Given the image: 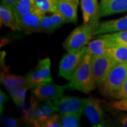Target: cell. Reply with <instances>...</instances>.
<instances>
[{
  "label": "cell",
  "instance_id": "cell-1",
  "mask_svg": "<svg viewBox=\"0 0 127 127\" xmlns=\"http://www.w3.org/2000/svg\"><path fill=\"white\" fill-rule=\"evenodd\" d=\"M91 58L92 56L86 51L81 63L66 84L68 89L76 90L84 93H89L95 90L97 84L92 71Z\"/></svg>",
  "mask_w": 127,
  "mask_h": 127
},
{
  "label": "cell",
  "instance_id": "cell-2",
  "mask_svg": "<svg viewBox=\"0 0 127 127\" xmlns=\"http://www.w3.org/2000/svg\"><path fill=\"white\" fill-rule=\"evenodd\" d=\"M127 79V64L117 63L100 86V93L105 97L112 98Z\"/></svg>",
  "mask_w": 127,
  "mask_h": 127
},
{
  "label": "cell",
  "instance_id": "cell-3",
  "mask_svg": "<svg viewBox=\"0 0 127 127\" xmlns=\"http://www.w3.org/2000/svg\"><path fill=\"white\" fill-rule=\"evenodd\" d=\"M94 28L91 24H84L78 26L71 32L63 43V47L67 52L81 49L91 42L93 35Z\"/></svg>",
  "mask_w": 127,
  "mask_h": 127
},
{
  "label": "cell",
  "instance_id": "cell-4",
  "mask_svg": "<svg viewBox=\"0 0 127 127\" xmlns=\"http://www.w3.org/2000/svg\"><path fill=\"white\" fill-rule=\"evenodd\" d=\"M51 61L49 57L40 59L36 67L28 73L26 80L29 88H35L37 86L53 82L51 76Z\"/></svg>",
  "mask_w": 127,
  "mask_h": 127
},
{
  "label": "cell",
  "instance_id": "cell-5",
  "mask_svg": "<svg viewBox=\"0 0 127 127\" xmlns=\"http://www.w3.org/2000/svg\"><path fill=\"white\" fill-rule=\"evenodd\" d=\"M87 47L71 52H67L62 58L59 66V75L61 77L70 81L73 73L81 63L86 53Z\"/></svg>",
  "mask_w": 127,
  "mask_h": 127
},
{
  "label": "cell",
  "instance_id": "cell-6",
  "mask_svg": "<svg viewBox=\"0 0 127 127\" xmlns=\"http://www.w3.org/2000/svg\"><path fill=\"white\" fill-rule=\"evenodd\" d=\"M117 64L109 55L93 56L91 58V67L97 86H100L103 83L111 69Z\"/></svg>",
  "mask_w": 127,
  "mask_h": 127
},
{
  "label": "cell",
  "instance_id": "cell-7",
  "mask_svg": "<svg viewBox=\"0 0 127 127\" xmlns=\"http://www.w3.org/2000/svg\"><path fill=\"white\" fill-rule=\"evenodd\" d=\"M45 12L39 9L37 6L27 14L21 16L17 19L19 31H22L26 34L32 32H40V26Z\"/></svg>",
  "mask_w": 127,
  "mask_h": 127
},
{
  "label": "cell",
  "instance_id": "cell-8",
  "mask_svg": "<svg viewBox=\"0 0 127 127\" xmlns=\"http://www.w3.org/2000/svg\"><path fill=\"white\" fill-rule=\"evenodd\" d=\"M86 98H81L73 96H62L57 100H53V103L57 109L60 116L68 114L83 112Z\"/></svg>",
  "mask_w": 127,
  "mask_h": 127
},
{
  "label": "cell",
  "instance_id": "cell-9",
  "mask_svg": "<svg viewBox=\"0 0 127 127\" xmlns=\"http://www.w3.org/2000/svg\"><path fill=\"white\" fill-rule=\"evenodd\" d=\"M83 112L94 127H101L105 124V116L99 100L88 97L86 98Z\"/></svg>",
  "mask_w": 127,
  "mask_h": 127
},
{
  "label": "cell",
  "instance_id": "cell-10",
  "mask_svg": "<svg viewBox=\"0 0 127 127\" xmlns=\"http://www.w3.org/2000/svg\"><path fill=\"white\" fill-rule=\"evenodd\" d=\"M66 89H68L67 86H58L52 82L33 88L32 93L40 101H53L63 96L64 92Z\"/></svg>",
  "mask_w": 127,
  "mask_h": 127
},
{
  "label": "cell",
  "instance_id": "cell-11",
  "mask_svg": "<svg viewBox=\"0 0 127 127\" xmlns=\"http://www.w3.org/2000/svg\"><path fill=\"white\" fill-rule=\"evenodd\" d=\"M84 24H91L95 28L101 17L98 0H80Z\"/></svg>",
  "mask_w": 127,
  "mask_h": 127
},
{
  "label": "cell",
  "instance_id": "cell-12",
  "mask_svg": "<svg viewBox=\"0 0 127 127\" xmlns=\"http://www.w3.org/2000/svg\"><path fill=\"white\" fill-rule=\"evenodd\" d=\"M127 30V15L120 18L100 21L94 28L93 35H100L103 34L113 33Z\"/></svg>",
  "mask_w": 127,
  "mask_h": 127
},
{
  "label": "cell",
  "instance_id": "cell-13",
  "mask_svg": "<svg viewBox=\"0 0 127 127\" xmlns=\"http://www.w3.org/2000/svg\"><path fill=\"white\" fill-rule=\"evenodd\" d=\"M57 112V109L52 101H46L43 104L37 105L28 124L33 127H42L50 115Z\"/></svg>",
  "mask_w": 127,
  "mask_h": 127
},
{
  "label": "cell",
  "instance_id": "cell-14",
  "mask_svg": "<svg viewBox=\"0 0 127 127\" xmlns=\"http://www.w3.org/2000/svg\"><path fill=\"white\" fill-rule=\"evenodd\" d=\"M79 0H58V11L66 23H77Z\"/></svg>",
  "mask_w": 127,
  "mask_h": 127
},
{
  "label": "cell",
  "instance_id": "cell-15",
  "mask_svg": "<svg viewBox=\"0 0 127 127\" xmlns=\"http://www.w3.org/2000/svg\"><path fill=\"white\" fill-rule=\"evenodd\" d=\"M101 17L127 12V0H101Z\"/></svg>",
  "mask_w": 127,
  "mask_h": 127
},
{
  "label": "cell",
  "instance_id": "cell-16",
  "mask_svg": "<svg viewBox=\"0 0 127 127\" xmlns=\"http://www.w3.org/2000/svg\"><path fill=\"white\" fill-rule=\"evenodd\" d=\"M66 23L65 18L59 11L55 12L51 16H45L42 19L40 26V32L52 33Z\"/></svg>",
  "mask_w": 127,
  "mask_h": 127
},
{
  "label": "cell",
  "instance_id": "cell-17",
  "mask_svg": "<svg viewBox=\"0 0 127 127\" xmlns=\"http://www.w3.org/2000/svg\"><path fill=\"white\" fill-rule=\"evenodd\" d=\"M1 69H3V71L1 73V82L7 90L18 86H27L26 78L9 72V69L5 67L4 63V68Z\"/></svg>",
  "mask_w": 127,
  "mask_h": 127
},
{
  "label": "cell",
  "instance_id": "cell-18",
  "mask_svg": "<svg viewBox=\"0 0 127 127\" xmlns=\"http://www.w3.org/2000/svg\"><path fill=\"white\" fill-rule=\"evenodd\" d=\"M110 43L108 40L99 36L97 39L91 41L87 47V52L93 56L103 55L107 53V49L110 47Z\"/></svg>",
  "mask_w": 127,
  "mask_h": 127
},
{
  "label": "cell",
  "instance_id": "cell-19",
  "mask_svg": "<svg viewBox=\"0 0 127 127\" xmlns=\"http://www.w3.org/2000/svg\"><path fill=\"white\" fill-rule=\"evenodd\" d=\"M0 17H1V23L4 26L11 28L13 31L19 30L17 19L11 8L5 5L1 4Z\"/></svg>",
  "mask_w": 127,
  "mask_h": 127
},
{
  "label": "cell",
  "instance_id": "cell-20",
  "mask_svg": "<svg viewBox=\"0 0 127 127\" xmlns=\"http://www.w3.org/2000/svg\"><path fill=\"white\" fill-rule=\"evenodd\" d=\"M35 97L34 95H31L29 101H26L24 103L21 105H18V107L22 117L26 122L29 123L35 109L37 106V102L35 100Z\"/></svg>",
  "mask_w": 127,
  "mask_h": 127
},
{
  "label": "cell",
  "instance_id": "cell-21",
  "mask_svg": "<svg viewBox=\"0 0 127 127\" xmlns=\"http://www.w3.org/2000/svg\"><path fill=\"white\" fill-rule=\"evenodd\" d=\"M99 36L109 41L111 47L114 45H122L127 47V30L113 33L100 35Z\"/></svg>",
  "mask_w": 127,
  "mask_h": 127
},
{
  "label": "cell",
  "instance_id": "cell-22",
  "mask_svg": "<svg viewBox=\"0 0 127 127\" xmlns=\"http://www.w3.org/2000/svg\"><path fill=\"white\" fill-rule=\"evenodd\" d=\"M107 55L117 63L127 64V47L122 45H114L107 49Z\"/></svg>",
  "mask_w": 127,
  "mask_h": 127
},
{
  "label": "cell",
  "instance_id": "cell-23",
  "mask_svg": "<svg viewBox=\"0 0 127 127\" xmlns=\"http://www.w3.org/2000/svg\"><path fill=\"white\" fill-rule=\"evenodd\" d=\"M35 6V0H17L12 11L16 19H18L21 16L32 11Z\"/></svg>",
  "mask_w": 127,
  "mask_h": 127
},
{
  "label": "cell",
  "instance_id": "cell-24",
  "mask_svg": "<svg viewBox=\"0 0 127 127\" xmlns=\"http://www.w3.org/2000/svg\"><path fill=\"white\" fill-rule=\"evenodd\" d=\"M29 89L28 86H18L8 89L9 93L14 103L17 106L24 103L26 101V95Z\"/></svg>",
  "mask_w": 127,
  "mask_h": 127
},
{
  "label": "cell",
  "instance_id": "cell-25",
  "mask_svg": "<svg viewBox=\"0 0 127 127\" xmlns=\"http://www.w3.org/2000/svg\"><path fill=\"white\" fill-rule=\"evenodd\" d=\"M37 6L45 13L58 11V0H35Z\"/></svg>",
  "mask_w": 127,
  "mask_h": 127
},
{
  "label": "cell",
  "instance_id": "cell-26",
  "mask_svg": "<svg viewBox=\"0 0 127 127\" xmlns=\"http://www.w3.org/2000/svg\"><path fill=\"white\" fill-rule=\"evenodd\" d=\"M81 114H68L60 116L62 127H78L80 126V118Z\"/></svg>",
  "mask_w": 127,
  "mask_h": 127
},
{
  "label": "cell",
  "instance_id": "cell-27",
  "mask_svg": "<svg viewBox=\"0 0 127 127\" xmlns=\"http://www.w3.org/2000/svg\"><path fill=\"white\" fill-rule=\"evenodd\" d=\"M107 106L110 109L116 111L127 112V98L110 101L107 103Z\"/></svg>",
  "mask_w": 127,
  "mask_h": 127
},
{
  "label": "cell",
  "instance_id": "cell-28",
  "mask_svg": "<svg viewBox=\"0 0 127 127\" xmlns=\"http://www.w3.org/2000/svg\"><path fill=\"white\" fill-rule=\"evenodd\" d=\"M42 127H62L61 117L57 114H53L47 119L42 124Z\"/></svg>",
  "mask_w": 127,
  "mask_h": 127
},
{
  "label": "cell",
  "instance_id": "cell-29",
  "mask_svg": "<svg viewBox=\"0 0 127 127\" xmlns=\"http://www.w3.org/2000/svg\"><path fill=\"white\" fill-rule=\"evenodd\" d=\"M113 99L115 100H120V99H124L127 98V79L121 88L118 91V92L114 95Z\"/></svg>",
  "mask_w": 127,
  "mask_h": 127
},
{
  "label": "cell",
  "instance_id": "cell-30",
  "mask_svg": "<svg viewBox=\"0 0 127 127\" xmlns=\"http://www.w3.org/2000/svg\"><path fill=\"white\" fill-rule=\"evenodd\" d=\"M4 124L6 127H18V122L16 119L12 118L10 117H6L4 118Z\"/></svg>",
  "mask_w": 127,
  "mask_h": 127
},
{
  "label": "cell",
  "instance_id": "cell-31",
  "mask_svg": "<svg viewBox=\"0 0 127 127\" xmlns=\"http://www.w3.org/2000/svg\"><path fill=\"white\" fill-rule=\"evenodd\" d=\"M8 100V97L4 92L1 91L0 92V109H1V114L4 111V104Z\"/></svg>",
  "mask_w": 127,
  "mask_h": 127
},
{
  "label": "cell",
  "instance_id": "cell-32",
  "mask_svg": "<svg viewBox=\"0 0 127 127\" xmlns=\"http://www.w3.org/2000/svg\"><path fill=\"white\" fill-rule=\"evenodd\" d=\"M119 124L122 127H127V114H123L119 116L117 118Z\"/></svg>",
  "mask_w": 127,
  "mask_h": 127
},
{
  "label": "cell",
  "instance_id": "cell-33",
  "mask_svg": "<svg viewBox=\"0 0 127 127\" xmlns=\"http://www.w3.org/2000/svg\"><path fill=\"white\" fill-rule=\"evenodd\" d=\"M17 0H1V4L5 5L12 9L16 4Z\"/></svg>",
  "mask_w": 127,
  "mask_h": 127
}]
</instances>
